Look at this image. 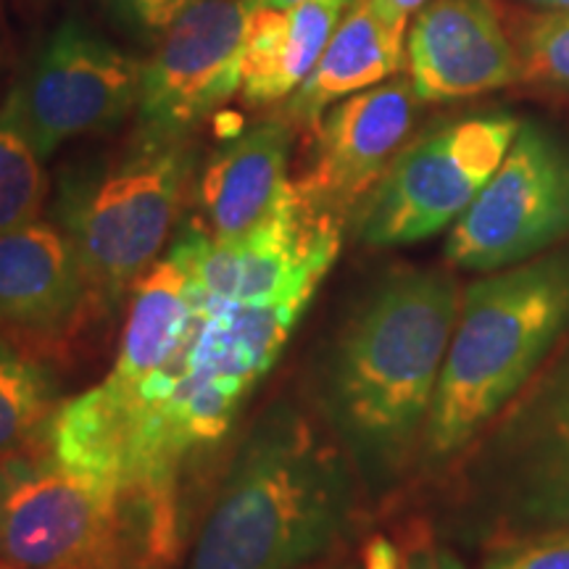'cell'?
Masks as SVG:
<instances>
[{"instance_id":"1","label":"cell","mask_w":569,"mask_h":569,"mask_svg":"<svg viewBox=\"0 0 569 569\" xmlns=\"http://www.w3.org/2000/svg\"><path fill=\"white\" fill-rule=\"evenodd\" d=\"M193 296V322L167 365L130 390L96 386L59 403L42 436L63 465L124 482L174 525L182 461L227 436L306 311L222 303L196 284Z\"/></svg>"},{"instance_id":"2","label":"cell","mask_w":569,"mask_h":569,"mask_svg":"<svg viewBox=\"0 0 569 569\" xmlns=\"http://www.w3.org/2000/svg\"><path fill=\"white\" fill-rule=\"evenodd\" d=\"M340 461L293 411L267 417L234 457L188 569H296L343 528Z\"/></svg>"},{"instance_id":"3","label":"cell","mask_w":569,"mask_h":569,"mask_svg":"<svg viewBox=\"0 0 569 569\" xmlns=\"http://www.w3.org/2000/svg\"><path fill=\"white\" fill-rule=\"evenodd\" d=\"M461 309L457 277H388L340 338L330 403L340 427L375 451H398L427 422Z\"/></svg>"},{"instance_id":"4","label":"cell","mask_w":569,"mask_h":569,"mask_svg":"<svg viewBox=\"0 0 569 569\" xmlns=\"http://www.w3.org/2000/svg\"><path fill=\"white\" fill-rule=\"evenodd\" d=\"M569 327V246L498 269L461 296L425 422L432 457L465 448Z\"/></svg>"},{"instance_id":"5","label":"cell","mask_w":569,"mask_h":569,"mask_svg":"<svg viewBox=\"0 0 569 569\" xmlns=\"http://www.w3.org/2000/svg\"><path fill=\"white\" fill-rule=\"evenodd\" d=\"M180 528L124 482L51 451L0 469V565L13 569H163Z\"/></svg>"},{"instance_id":"6","label":"cell","mask_w":569,"mask_h":569,"mask_svg":"<svg viewBox=\"0 0 569 569\" xmlns=\"http://www.w3.org/2000/svg\"><path fill=\"white\" fill-rule=\"evenodd\" d=\"M190 140L134 130L119 151L69 163L56 182L53 222L80 256L98 306L124 301L161 259L193 177Z\"/></svg>"},{"instance_id":"7","label":"cell","mask_w":569,"mask_h":569,"mask_svg":"<svg viewBox=\"0 0 569 569\" xmlns=\"http://www.w3.org/2000/svg\"><path fill=\"white\" fill-rule=\"evenodd\" d=\"M519 127L511 113H480L407 142L359 203V238L393 248L446 230L501 167Z\"/></svg>"},{"instance_id":"8","label":"cell","mask_w":569,"mask_h":569,"mask_svg":"<svg viewBox=\"0 0 569 569\" xmlns=\"http://www.w3.org/2000/svg\"><path fill=\"white\" fill-rule=\"evenodd\" d=\"M343 219L317 211L288 193L261 224L238 238H211L203 227H184L172 251L190 282L213 301L232 306H309L340 253Z\"/></svg>"},{"instance_id":"9","label":"cell","mask_w":569,"mask_h":569,"mask_svg":"<svg viewBox=\"0 0 569 569\" xmlns=\"http://www.w3.org/2000/svg\"><path fill=\"white\" fill-rule=\"evenodd\" d=\"M569 238V148L546 127H519L509 153L451 224L448 264L498 272Z\"/></svg>"},{"instance_id":"10","label":"cell","mask_w":569,"mask_h":569,"mask_svg":"<svg viewBox=\"0 0 569 569\" xmlns=\"http://www.w3.org/2000/svg\"><path fill=\"white\" fill-rule=\"evenodd\" d=\"M142 63L80 17L63 19L6 96L42 159L63 142L109 132L138 109Z\"/></svg>"},{"instance_id":"11","label":"cell","mask_w":569,"mask_h":569,"mask_svg":"<svg viewBox=\"0 0 569 569\" xmlns=\"http://www.w3.org/2000/svg\"><path fill=\"white\" fill-rule=\"evenodd\" d=\"M248 0H196L163 30L140 69L138 130L184 140L201 119L240 92Z\"/></svg>"},{"instance_id":"12","label":"cell","mask_w":569,"mask_h":569,"mask_svg":"<svg viewBox=\"0 0 569 569\" xmlns=\"http://www.w3.org/2000/svg\"><path fill=\"white\" fill-rule=\"evenodd\" d=\"M419 96L407 77L353 92L330 106L315 130L309 167L293 180L317 211L343 219L365 201L407 146Z\"/></svg>"},{"instance_id":"13","label":"cell","mask_w":569,"mask_h":569,"mask_svg":"<svg viewBox=\"0 0 569 569\" xmlns=\"http://www.w3.org/2000/svg\"><path fill=\"white\" fill-rule=\"evenodd\" d=\"M407 63L419 101H461L522 80L498 0H430L409 30Z\"/></svg>"},{"instance_id":"14","label":"cell","mask_w":569,"mask_h":569,"mask_svg":"<svg viewBox=\"0 0 569 569\" xmlns=\"http://www.w3.org/2000/svg\"><path fill=\"white\" fill-rule=\"evenodd\" d=\"M101 309L74 246L53 219L0 234V327L30 338L67 336Z\"/></svg>"},{"instance_id":"15","label":"cell","mask_w":569,"mask_h":569,"mask_svg":"<svg viewBox=\"0 0 569 569\" xmlns=\"http://www.w3.org/2000/svg\"><path fill=\"white\" fill-rule=\"evenodd\" d=\"M296 127L284 117L264 119L213 151L196 182L203 230L211 238H238L261 224L288 193V163Z\"/></svg>"},{"instance_id":"16","label":"cell","mask_w":569,"mask_h":569,"mask_svg":"<svg viewBox=\"0 0 569 569\" xmlns=\"http://www.w3.org/2000/svg\"><path fill=\"white\" fill-rule=\"evenodd\" d=\"M403 61L407 21L388 19L372 0H351L315 71L284 101L282 117L293 127L317 130L330 106L393 80Z\"/></svg>"},{"instance_id":"17","label":"cell","mask_w":569,"mask_h":569,"mask_svg":"<svg viewBox=\"0 0 569 569\" xmlns=\"http://www.w3.org/2000/svg\"><path fill=\"white\" fill-rule=\"evenodd\" d=\"M348 3L351 0H306L290 9H253L240 69L243 101H288L322 59Z\"/></svg>"},{"instance_id":"18","label":"cell","mask_w":569,"mask_h":569,"mask_svg":"<svg viewBox=\"0 0 569 569\" xmlns=\"http://www.w3.org/2000/svg\"><path fill=\"white\" fill-rule=\"evenodd\" d=\"M193 315L196 296L188 267L169 251L132 288L122 346L101 386L130 390L167 365L188 336Z\"/></svg>"},{"instance_id":"19","label":"cell","mask_w":569,"mask_h":569,"mask_svg":"<svg viewBox=\"0 0 569 569\" xmlns=\"http://www.w3.org/2000/svg\"><path fill=\"white\" fill-rule=\"evenodd\" d=\"M59 409V386L46 367L0 338V457L42 440Z\"/></svg>"},{"instance_id":"20","label":"cell","mask_w":569,"mask_h":569,"mask_svg":"<svg viewBox=\"0 0 569 569\" xmlns=\"http://www.w3.org/2000/svg\"><path fill=\"white\" fill-rule=\"evenodd\" d=\"M48 182L46 159L27 138L11 103H0V234L40 219Z\"/></svg>"},{"instance_id":"21","label":"cell","mask_w":569,"mask_h":569,"mask_svg":"<svg viewBox=\"0 0 569 569\" xmlns=\"http://www.w3.org/2000/svg\"><path fill=\"white\" fill-rule=\"evenodd\" d=\"M522 80L540 88L569 90V11L532 13L515 27Z\"/></svg>"},{"instance_id":"22","label":"cell","mask_w":569,"mask_h":569,"mask_svg":"<svg viewBox=\"0 0 569 569\" xmlns=\"http://www.w3.org/2000/svg\"><path fill=\"white\" fill-rule=\"evenodd\" d=\"M532 507L540 517L569 525V425L551 422V443L538 467Z\"/></svg>"},{"instance_id":"23","label":"cell","mask_w":569,"mask_h":569,"mask_svg":"<svg viewBox=\"0 0 569 569\" xmlns=\"http://www.w3.org/2000/svg\"><path fill=\"white\" fill-rule=\"evenodd\" d=\"M482 569H569V525L507 540L490 551Z\"/></svg>"},{"instance_id":"24","label":"cell","mask_w":569,"mask_h":569,"mask_svg":"<svg viewBox=\"0 0 569 569\" xmlns=\"http://www.w3.org/2000/svg\"><path fill=\"white\" fill-rule=\"evenodd\" d=\"M127 21L146 32H163L196 0H109Z\"/></svg>"},{"instance_id":"25","label":"cell","mask_w":569,"mask_h":569,"mask_svg":"<svg viewBox=\"0 0 569 569\" xmlns=\"http://www.w3.org/2000/svg\"><path fill=\"white\" fill-rule=\"evenodd\" d=\"M356 569H407V559L398 551L393 540L375 536L369 538L359 551V565Z\"/></svg>"},{"instance_id":"26","label":"cell","mask_w":569,"mask_h":569,"mask_svg":"<svg viewBox=\"0 0 569 569\" xmlns=\"http://www.w3.org/2000/svg\"><path fill=\"white\" fill-rule=\"evenodd\" d=\"M372 3L386 13L388 19L396 21H409V17L415 11L422 9V6L430 3V0H372Z\"/></svg>"},{"instance_id":"27","label":"cell","mask_w":569,"mask_h":569,"mask_svg":"<svg viewBox=\"0 0 569 569\" xmlns=\"http://www.w3.org/2000/svg\"><path fill=\"white\" fill-rule=\"evenodd\" d=\"M407 569H461V565L448 553H425L422 559L407 561Z\"/></svg>"},{"instance_id":"28","label":"cell","mask_w":569,"mask_h":569,"mask_svg":"<svg viewBox=\"0 0 569 569\" xmlns=\"http://www.w3.org/2000/svg\"><path fill=\"white\" fill-rule=\"evenodd\" d=\"M551 422L569 425V377L561 382L557 401H553V407H551Z\"/></svg>"},{"instance_id":"29","label":"cell","mask_w":569,"mask_h":569,"mask_svg":"<svg viewBox=\"0 0 569 569\" xmlns=\"http://www.w3.org/2000/svg\"><path fill=\"white\" fill-rule=\"evenodd\" d=\"M251 9H290V6L306 3V0H248Z\"/></svg>"},{"instance_id":"30","label":"cell","mask_w":569,"mask_h":569,"mask_svg":"<svg viewBox=\"0 0 569 569\" xmlns=\"http://www.w3.org/2000/svg\"><path fill=\"white\" fill-rule=\"evenodd\" d=\"M530 3L543 6V9H553V11H569V0H530Z\"/></svg>"},{"instance_id":"31","label":"cell","mask_w":569,"mask_h":569,"mask_svg":"<svg viewBox=\"0 0 569 569\" xmlns=\"http://www.w3.org/2000/svg\"><path fill=\"white\" fill-rule=\"evenodd\" d=\"M0 569H13V567H6V565H0Z\"/></svg>"}]
</instances>
